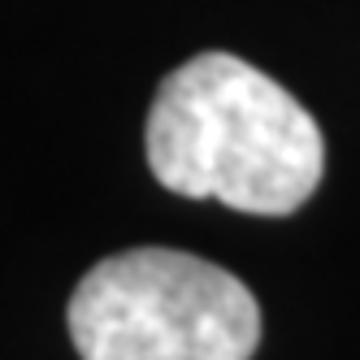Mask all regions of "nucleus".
<instances>
[{
	"label": "nucleus",
	"mask_w": 360,
	"mask_h": 360,
	"mask_svg": "<svg viewBox=\"0 0 360 360\" xmlns=\"http://www.w3.org/2000/svg\"><path fill=\"white\" fill-rule=\"evenodd\" d=\"M148 165L174 195L287 217L321 183L326 139L269 74L230 53H200L157 87Z\"/></svg>",
	"instance_id": "nucleus-1"
},
{
	"label": "nucleus",
	"mask_w": 360,
	"mask_h": 360,
	"mask_svg": "<svg viewBox=\"0 0 360 360\" xmlns=\"http://www.w3.org/2000/svg\"><path fill=\"white\" fill-rule=\"evenodd\" d=\"M65 326L83 360H252L261 347L248 282L174 248H131L91 265Z\"/></svg>",
	"instance_id": "nucleus-2"
}]
</instances>
